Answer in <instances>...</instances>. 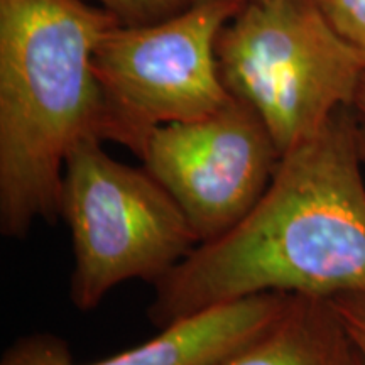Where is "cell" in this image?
<instances>
[{"label": "cell", "instance_id": "5b68a950", "mask_svg": "<svg viewBox=\"0 0 365 365\" xmlns=\"http://www.w3.org/2000/svg\"><path fill=\"white\" fill-rule=\"evenodd\" d=\"M244 0H198L148 24L117 22L95 51L105 143L143 156L158 127L195 120L228 100L217 58L223 27Z\"/></svg>", "mask_w": 365, "mask_h": 365}, {"label": "cell", "instance_id": "9c48e42d", "mask_svg": "<svg viewBox=\"0 0 365 365\" xmlns=\"http://www.w3.org/2000/svg\"><path fill=\"white\" fill-rule=\"evenodd\" d=\"M328 24L365 54V0H313Z\"/></svg>", "mask_w": 365, "mask_h": 365}, {"label": "cell", "instance_id": "ba28073f", "mask_svg": "<svg viewBox=\"0 0 365 365\" xmlns=\"http://www.w3.org/2000/svg\"><path fill=\"white\" fill-rule=\"evenodd\" d=\"M346 349L327 299L293 294L271 327L213 365H341Z\"/></svg>", "mask_w": 365, "mask_h": 365}, {"label": "cell", "instance_id": "4fadbf2b", "mask_svg": "<svg viewBox=\"0 0 365 365\" xmlns=\"http://www.w3.org/2000/svg\"><path fill=\"white\" fill-rule=\"evenodd\" d=\"M354 108H355V112H357L360 120H362L365 124V76H364L362 85H360V88H359L357 98H355Z\"/></svg>", "mask_w": 365, "mask_h": 365}, {"label": "cell", "instance_id": "52a82bcc", "mask_svg": "<svg viewBox=\"0 0 365 365\" xmlns=\"http://www.w3.org/2000/svg\"><path fill=\"white\" fill-rule=\"evenodd\" d=\"M293 294H261L217 304L161 328L154 339L86 365H213L249 344L284 312ZM0 365H80L48 333L16 341Z\"/></svg>", "mask_w": 365, "mask_h": 365}, {"label": "cell", "instance_id": "9a60e30c", "mask_svg": "<svg viewBox=\"0 0 365 365\" xmlns=\"http://www.w3.org/2000/svg\"><path fill=\"white\" fill-rule=\"evenodd\" d=\"M244 2H249V0H244Z\"/></svg>", "mask_w": 365, "mask_h": 365}, {"label": "cell", "instance_id": "7a4b0ae2", "mask_svg": "<svg viewBox=\"0 0 365 365\" xmlns=\"http://www.w3.org/2000/svg\"><path fill=\"white\" fill-rule=\"evenodd\" d=\"M117 22L83 0H0L4 237L24 239L36 223L59 220L68 156L81 140H103L105 103L93 58Z\"/></svg>", "mask_w": 365, "mask_h": 365}, {"label": "cell", "instance_id": "8fae6325", "mask_svg": "<svg viewBox=\"0 0 365 365\" xmlns=\"http://www.w3.org/2000/svg\"><path fill=\"white\" fill-rule=\"evenodd\" d=\"M345 335L365 360V291H352L327 299Z\"/></svg>", "mask_w": 365, "mask_h": 365}, {"label": "cell", "instance_id": "277c9868", "mask_svg": "<svg viewBox=\"0 0 365 365\" xmlns=\"http://www.w3.org/2000/svg\"><path fill=\"white\" fill-rule=\"evenodd\" d=\"M71 237L70 301L91 312L127 281L156 284L196 245L190 222L145 168L85 139L68 156L58 203Z\"/></svg>", "mask_w": 365, "mask_h": 365}, {"label": "cell", "instance_id": "7c38bea8", "mask_svg": "<svg viewBox=\"0 0 365 365\" xmlns=\"http://www.w3.org/2000/svg\"><path fill=\"white\" fill-rule=\"evenodd\" d=\"M346 339H349V336H346ZM341 365H365L364 357L357 352V349H355L350 340H349V349H346Z\"/></svg>", "mask_w": 365, "mask_h": 365}, {"label": "cell", "instance_id": "6da1fadb", "mask_svg": "<svg viewBox=\"0 0 365 365\" xmlns=\"http://www.w3.org/2000/svg\"><path fill=\"white\" fill-rule=\"evenodd\" d=\"M360 120L341 108L284 153L242 220L202 242L156 284L158 328L261 294L330 299L365 291V164Z\"/></svg>", "mask_w": 365, "mask_h": 365}, {"label": "cell", "instance_id": "30bf717a", "mask_svg": "<svg viewBox=\"0 0 365 365\" xmlns=\"http://www.w3.org/2000/svg\"><path fill=\"white\" fill-rule=\"evenodd\" d=\"M105 11L117 17L122 24H148L170 17L198 0H97Z\"/></svg>", "mask_w": 365, "mask_h": 365}, {"label": "cell", "instance_id": "3957f363", "mask_svg": "<svg viewBox=\"0 0 365 365\" xmlns=\"http://www.w3.org/2000/svg\"><path fill=\"white\" fill-rule=\"evenodd\" d=\"M230 97L261 118L279 154L354 107L365 54L341 39L313 0H249L217 44Z\"/></svg>", "mask_w": 365, "mask_h": 365}, {"label": "cell", "instance_id": "5bb4252c", "mask_svg": "<svg viewBox=\"0 0 365 365\" xmlns=\"http://www.w3.org/2000/svg\"><path fill=\"white\" fill-rule=\"evenodd\" d=\"M360 144H362V156L365 164V124L362 122V132H360Z\"/></svg>", "mask_w": 365, "mask_h": 365}, {"label": "cell", "instance_id": "8992f818", "mask_svg": "<svg viewBox=\"0 0 365 365\" xmlns=\"http://www.w3.org/2000/svg\"><path fill=\"white\" fill-rule=\"evenodd\" d=\"M279 159L261 118L234 97L205 117L158 127L140 156L200 244L225 234L247 215Z\"/></svg>", "mask_w": 365, "mask_h": 365}]
</instances>
